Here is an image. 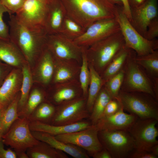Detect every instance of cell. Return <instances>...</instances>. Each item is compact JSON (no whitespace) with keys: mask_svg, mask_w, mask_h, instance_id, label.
Instances as JSON below:
<instances>
[{"mask_svg":"<svg viewBox=\"0 0 158 158\" xmlns=\"http://www.w3.org/2000/svg\"><path fill=\"white\" fill-rule=\"evenodd\" d=\"M122 107L118 98L112 99L107 104L102 117L112 115L118 112Z\"/></svg>","mask_w":158,"mask_h":158,"instance_id":"cell-38","label":"cell"},{"mask_svg":"<svg viewBox=\"0 0 158 158\" xmlns=\"http://www.w3.org/2000/svg\"><path fill=\"white\" fill-rule=\"evenodd\" d=\"M26 153L29 158H67L66 153L48 143L40 141L28 148Z\"/></svg>","mask_w":158,"mask_h":158,"instance_id":"cell-23","label":"cell"},{"mask_svg":"<svg viewBox=\"0 0 158 158\" xmlns=\"http://www.w3.org/2000/svg\"><path fill=\"white\" fill-rule=\"evenodd\" d=\"M151 152L143 150H135L129 156V158H157Z\"/></svg>","mask_w":158,"mask_h":158,"instance_id":"cell-43","label":"cell"},{"mask_svg":"<svg viewBox=\"0 0 158 158\" xmlns=\"http://www.w3.org/2000/svg\"><path fill=\"white\" fill-rule=\"evenodd\" d=\"M125 45L120 30L86 48L88 62L100 75Z\"/></svg>","mask_w":158,"mask_h":158,"instance_id":"cell-3","label":"cell"},{"mask_svg":"<svg viewBox=\"0 0 158 158\" xmlns=\"http://www.w3.org/2000/svg\"><path fill=\"white\" fill-rule=\"evenodd\" d=\"M54 81L60 83L67 81L72 78L73 73L71 68L66 65L59 64L55 68Z\"/></svg>","mask_w":158,"mask_h":158,"instance_id":"cell-36","label":"cell"},{"mask_svg":"<svg viewBox=\"0 0 158 158\" xmlns=\"http://www.w3.org/2000/svg\"><path fill=\"white\" fill-rule=\"evenodd\" d=\"M98 132L97 129L93 125L85 130L55 137L62 142L85 150L92 156L103 148L98 138Z\"/></svg>","mask_w":158,"mask_h":158,"instance_id":"cell-13","label":"cell"},{"mask_svg":"<svg viewBox=\"0 0 158 158\" xmlns=\"http://www.w3.org/2000/svg\"><path fill=\"white\" fill-rule=\"evenodd\" d=\"M22 80L21 69L14 68L0 87V109L7 107L19 93Z\"/></svg>","mask_w":158,"mask_h":158,"instance_id":"cell-16","label":"cell"},{"mask_svg":"<svg viewBox=\"0 0 158 158\" xmlns=\"http://www.w3.org/2000/svg\"><path fill=\"white\" fill-rule=\"evenodd\" d=\"M32 133L37 140L44 142L54 148L61 151L75 158H89V156L83 150L77 146L62 142L55 136L40 131H32Z\"/></svg>","mask_w":158,"mask_h":158,"instance_id":"cell-20","label":"cell"},{"mask_svg":"<svg viewBox=\"0 0 158 158\" xmlns=\"http://www.w3.org/2000/svg\"><path fill=\"white\" fill-rule=\"evenodd\" d=\"M124 110L141 119L158 120V101L151 95L120 90L117 98Z\"/></svg>","mask_w":158,"mask_h":158,"instance_id":"cell-5","label":"cell"},{"mask_svg":"<svg viewBox=\"0 0 158 158\" xmlns=\"http://www.w3.org/2000/svg\"><path fill=\"white\" fill-rule=\"evenodd\" d=\"M85 48L83 47L82 56V64L81 67L79 79L83 94L84 96L88 94V87L90 79V73L88 62L85 51Z\"/></svg>","mask_w":158,"mask_h":158,"instance_id":"cell-34","label":"cell"},{"mask_svg":"<svg viewBox=\"0 0 158 158\" xmlns=\"http://www.w3.org/2000/svg\"><path fill=\"white\" fill-rule=\"evenodd\" d=\"M158 37V17L153 19L149 24L144 37L151 40L157 39Z\"/></svg>","mask_w":158,"mask_h":158,"instance_id":"cell-40","label":"cell"},{"mask_svg":"<svg viewBox=\"0 0 158 158\" xmlns=\"http://www.w3.org/2000/svg\"><path fill=\"white\" fill-rule=\"evenodd\" d=\"M2 110V109H0V140H2V136L4 135V133L1 120V114Z\"/></svg>","mask_w":158,"mask_h":158,"instance_id":"cell-50","label":"cell"},{"mask_svg":"<svg viewBox=\"0 0 158 158\" xmlns=\"http://www.w3.org/2000/svg\"><path fill=\"white\" fill-rule=\"evenodd\" d=\"M49 0H25L15 16L19 21L30 28L36 29L44 28V21Z\"/></svg>","mask_w":158,"mask_h":158,"instance_id":"cell-14","label":"cell"},{"mask_svg":"<svg viewBox=\"0 0 158 158\" xmlns=\"http://www.w3.org/2000/svg\"><path fill=\"white\" fill-rule=\"evenodd\" d=\"M98 136L112 158H129L135 149L133 139L127 130H100Z\"/></svg>","mask_w":158,"mask_h":158,"instance_id":"cell-7","label":"cell"},{"mask_svg":"<svg viewBox=\"0 0 158 158\" xmlns=\"http://www.w3.org/2000/svg\"><path fill=\"white\" fill-rule=\"evenodd\" d=\"M66 15L86 29L94 22L114 18L117 6L107 0H61Z\"/></svg>","mask_w":158,"mask_h":158,"instance_id":"cell-2","label":"cell"},{"mask_svg":"<svg viewBox=\"0 0 158 158\" xmlns=\"http://www.w3.org/2000/svg\"><path fill=\"white\" fill-rule=\"evenodd\" d=\"M37 66L34 75L39 82L44 85L48 84L54 75V59L50 51L46 47L37 61Z\"/></svg>","mask_w":158,"mask_h":158,"instance_id":"cell-22","label":"cell"},{"mask_svg":"<svg viewBox=\"0 0 158 158\" xmlns=\"http://www.w3.org/2000/svg\"><path fill=\"white\" fill-rule=\"evenodd\" d=\"M112 4L122 8V4L121 0H107Z\"/></svg>","mask_w":158,"mask_h":158,"instance_id":"cell-49","label":"cell"},{"mask_svg":"<svg viewBox=\"0 0 158 158\" xmlns=\"http://www.w3.org/2000/svg\"><path fill=\"white\" fill-rule=\"evenodd\" d=\"M150 152L158 157V143L153 146L151 149Z\"/></svg>","mask_w":158,"mask_h":158,"instance_id":"cell-47","label":"cell"},{"mask_svg":"<svg viewBox=\"0 0 158 158\" xmlns=\"http://www.w3.org/2000/svg\"><path fill=\"white\" fill-rule=\"evenodd\" d=\"M20 96V92L13 101L2 110L1 120L4 134L8 131L13 123L19 118L18 105Z\"/></svg>","mask_w":158,"mask_h":158,"instance_id":"cell-29","label":"cell"},{"mask_svg":"<svg viewBox=\"0 0 158 158\" xmlns=\"http://www.w3.org/2000/svg\"><path fill=\"white\" fill-rule=\"evenodd\" d=\"M124 75L123 68L118 73L107 80L104 85L112 99L118 97L123 83Z\"/></svg>","mask_w":158,"mask_h":158,"instance_id":"cell-33","label":"cell"},{"mask_svg":"<svg viewBox=\"0 0 158 158\" xmlns=\"http://www.w3.org/2000/svg\"><path fill=\"white\" fill-rule=\"evenodd\" d=\"M130 49L125 45L100 75L105 82L123 68Z\"/></svg>","mask_w":158,"mask_h":158,"instance_id":"cell-25","label":"cell"},{"mask_svg":"<svg viewBox=\"0 0 158 158\" xmlns=\"http://www.w3.org/2000/svg\"><path fill=\"white\" fill-rule=\"evenodd\" d=\"M88 67L90 79L86 104L87 110L91 113L94 102L105 82L90 63H88Z\"/></svg>","mask_w":158,"mask_h":158,"instance_id":"cell-24","label":"cell"},{"mask_svg":"<svg viewBox=\"0 0 158 158\" xmlns=\"http://www.w3.org/2000/svg\"><path fill=\"white\" fill-rule=\"evenodd\" d=\"M76 95L75 90L70 87L62 88L57 90L53 96V99L56 103L60 104L74 99Z\"/></svg>","mask_w":158,"mask_h":158,"instance_id":"cell-35","label":"cell"},{"mask_svg":"<svg viewBox=\"0 0 158 158\" xmlns=\"http://www.w3.org/2000/svg\"><path fill=\"white\" fill-rule=\"evenodd\" d=\"M25 0H1L2 4L9 11V15L16 13L22 7Z\"/></svg>","mask_w":158,"mask_h":158,"instance_id":"cell-39","label":"cell"},{"mask_svg":"<svg viewBox=\"0 0 158 158\" xmlns=\"http://www.w3.org/2000/svg\"><path fill=\"white\" fill-rule=\"evenodd\" d=\"M115 18L119 25L125 45L134 50L137 56H143L158 49V40H148L140 35L131 25L122 7L117 6Z\"/></svg>","mask_w":158,"mask_h":158,"instance_id":"cell-6","label":"cell"},{"mask_svg":"<svg viewBox=\"0 0 158 158\" xmlns=\"http://www.w3.org/2000/svg\"><path fill=\"white\" fill-rule=\"evenodd\" d=\"M92 157L94 158H112L109 152L104 148L94 154Z\"/></svg>","mask_w":158,"mask_h":158,"instance_id":"cell-45","label":"cell"},{"mask_svg":"<svg viewBox=\"0 0 158 158\" xmlns=\"http://www.w3.org/2000/svg\"><path fill=\"white\" fill-rule=\"evenodd\" d=\"M52 104L44 101L36 108L28 118L30 122L37 121L49 124L55 112Z\"/></svg>","mask_w":158,"mask_h":158,"instance_id":"cell-30","label":"cell"},{"mask_svg":"<svg viewBox=\"0 0 158 158\" xmlns=\"http://www.w3.org/2000/svg\"><path fill=\"white\" fill-rule=\"evenodd\" d=\"M135 60L152 80L154 84H158V50L147 54L136 56Z\"/></svg>","mask_w":158,"mask_h":158,"instance_id":"cell-26","label":"cell"},{"mask_svg":"<svg viewBox=\"0 0 158 158\" xmlns=\"http://www.w3.org/2000/svg\"><path fill=\"white\" fill-rule=\"evenodd\" d=\"M30 121L26 118H19L2 136L4 143L13 149L15 152H26L27 150L39 142L32 135Z\"/></svg>","mask_w":158,"mask_h":158,"instance_id":"cell-8","label":"cell"},{"mask_svg":"<svg viewBox=\"0 0 158 158\" xmlns=\"http://www.w3.org/2000/svg\"><path fill=\"white\" fill-rule=\"evenodd\" d=\"M136 52L130 49L123 68L124 78L121 90L146 93L156 99L153 81L145 70L136 62Z\"/></svg>","mask_w":158,"mask_h":158,"instance_id":"cell-4","label":"cell"},{"mask_svg":"<svg viewBox=\"0 0 158 158\" xmlns=\"http://www.w3.org/2000/svg\"><path fill=\"white\" fill-rule=\"evenodd\" d=\"M92 126L91 122L84 120L71 124L61 126L53 125L37 121L30 122L29 124L31 131L43 132L54 136L83 130Z\"/></svg>","mask_w":158,"mask_h":158,"instance_id":"cell-19","label":"cell"},{"mask_svg":"<svg viewBox=\"0 0 158 158\" xmlns=\"http://www.w3.org/2000/svg\"><path fill=\"white\" fill-rule=\"evenodd\" d=\"M44 100V94L40 90L37 88L33 89L30 91L24 107L18 113L19 117L28 118Z\"/></svg>","mask_w":158,"mask_h":158,"instance_id":"cell-31","label":"cell"},{"mask_svg":"<svg viewBox=\"0 0 158 158\" xmlns=\"http://www.w3.org/2000/svg\"><path fill=\"white\" fill-rule=\"evenodd\" d=\"M22 80L20 91V96L18 105V113L22 109L29 97L33 81L31 67L26 63L22 67Z\"/></svg>","mask_w":158,"mask_h":158,"instance_id":"cell-27","label":"cell"},{"mask_svg":"<svg viewBox=\"0 0 158 158\" xmlns=\"http://www.w3.org/2000/svg\"><path fill=\"white\" fill-rule=\"evenodd\" d=\"M13 68L0 61V87Z\"/></svg>","mask_w":158,"mask_h":158,"instance_id":"cell-41","label":"cell"},{"mask_svg":"<svg viewBox=\"0 0 158 158\" xmlns=\"http://www.w3.org/2000/svg\"><path fill=\"white\" fill-rule=\"evenodd\" d=\"M84 99L77 98L65 102L56 108L49 124L55 126L69 125L83 120L90 116Z\"/></svg>","mask_w":158,"mask_h":158,"instance_id":"cell-10","label":"cell"},{"mask_svg":"<svg viewBox=\"0 0 158 158\" xmlns=\"http://www.w3.org/2000/svg\"><path fill=\"white\" fill-rule=\"evenodd\" d=\"M10 39L16 46L31 67L46 47L47 34L44 28L36 29L24 25L9 15Z\"/></svg>","mask_w":158,"mask_h":158,"instance_id":"cell-1","label":"cell"},{"mask_svg":"<svg viewBox=\"0 0 158 158\" xmlns=\"http://www.w3.org/2000/svg\"><path fill=\"white\" fill-rule=\"evenodd\" d=\"M9 11L1 3L0 0V38L10 40L9 28L4 22L3 16L4 13Z\"/></svg>","mask_w":158,"mask_h":158,"instance_id":"cell-37","label":"cell"},{"mask_svg":"<svg viewBox=\"0 0 158 158\" xmlns=\"http://www.w3.org/2000/svg\"><path fill=\"white\" fill-rule=\"evenodd\" d=\"M146 0H128L130 8L137 7L143 3Z\"/></svg>","mask_w":158,"mask_h":158,"instance_id":"cell-46","label":"cell"},{"mask_svg":"<svg viewBox=\"0 0 158 158\" xmlns=\"http://www.w3.org/2000/svg\"><path fill=\"white\" fill-rule=\"evenodd\" d=\"M17 158H29L26 152H15Z\"/></svg>","mask_w":158,"mask_h":158,"instance_id":"cell-48","label":"cell"},{"mask_svg":"<svg viewBox=\"0 0 158 158\" xmlns=\"http://www.w3.org/2000/svg\"><path fill=\"white\" fill-rule=\"evenodd\" d=\"M157 0H146L140 6L130 8V23L144 37L150 22L158 17Z\"/></svg>","mask_w":158,"mask_h":158,"instance_id":"cell-15","label":"cell"},{"mask_svg":"<svg viewBox=\"0 0 158 158\" xmlns=\"http://www.w3.org/2000/svg\"><path fill=\"white\" fill-rule=\"evenodd\" d=\"M122 4V10L130 22L131 21L130 8L128 0H121Z\"/></svg>","mask_w":158,"mask_h":158,"instance_id":"cell-44","label":"cell"},{"mask_svg":"<svg viewBox=\"0 0 158 158\" xmlns=\"http://www.w3.org/2000/svg\"><path fill=\"white\" fill-rule=\"evenodd\" d=\"M120 30L119 25L115 18L100 20L92 23L81 35L73 41L79 46L87 48Z\"/></svg>","mask_w":158,"mask_h":158,"instance_id":"cell-11","label":"cell"},{"mask_svg":"<svg viewBox=\"0 0 158 158\" xmlns=\"http://www.w3.org/2000/svg\"><path fill=\"white\" fill-rule=\"evenodd\" d=\"M158 120L138 118L128 130L132 137L135 149L150 152L152 147L158 143Z\"/></svg>","mask_w":158,"mask_h":158,"instance_id":"cell-9","label":"cell"},{"mask_svg":"<svg viewBox=\"0 0 158 158\" xmlns=\"http://www.w3.org/2000/svg\"><path fill=\"white\" fill-rule=\"evenodd\" d=\"M0 61L14 68L28 63L16 46L10 40L0 38Z\"/></svg>","mask_w":158,"mask_h":158,"instance_id":"cell-21","label":"cell"},{"mask_svg":"<svg viewBox=\"0 0 158 158\" xmlns=\"http://www.w3.org/2000/svg\"><path fill=\"white\" fill-rule=\"evenodd\" d=\"M46 47L56 59L68 61L82 58L83 47L60 33L48 35Z\"/></svg>","mask_w":158,"mask_h":158,"instance_id":"cell-12","label":"cell"},{"mask_svg":"<svg viewBox=\"0 0 158 158\" xmlns=\"http://www.w3.org/2000/svg\"><path fill=\"white\" fill-rule=\"evenodd\" d=\"M66 16L61 0H49L46 14L44 28L47 35L59 33Z\"/></svg>","mask_w":158,"mask_h":158,"instance_id":"cell-17","label":"cell"},{"mask_svg":"<svg viewBox=\"0 0 158 158\" xmlns=\"http://www.w3.org/2000/svg\"><path fill=\"white\" fill-rule=\"evenodd\" d=\"M122 107L116 113L102 117L94 126L99 130H128L138 117L132 114L124 112Z\"/></svg>","mask_w":158,"mask_h":158,"instance_id":"cell-18","label":"cell"},{"mask_svg":"<svg viewBox=\"0 0 158 158\" xmlns=\"http://www.w3.org/2000/svg\"><path fill=\"white\" fill-rule=\"evenodd\" d=\"M2 140H0V158H17L15 152L10 148L5 149Z\"/></svg>","mask_w":158,"mask_h":158,"instance_id":"cell-42","label":"cell"},{"mask_svg":"<svg viewBox=\"0 0 158 158\" xmlns=\"http://www.w3.org/2000/svg\"><path fill=\"white\" fill-rule=\"evenodd\" d=\"M112 99L104 85L94 102L90 116L91 123L92 125H95L102 118L107 104Z\"/></svg>","mask_w":158,"mask_h":158,"instance_id":"cell-28","label":"cell"},{"mask_svg":"<svg viewBox=\"0 0 158 158\" xmlns=\"http://www.w3.org/2000/svg\"><path fill=\"white\" fill-rule=\"evenodd\" d=\"M85 30V29L66 15L63 20L59 33L73 40L81 35Z\"/></svg>","mask_w":158,"mask_h":158,"instance_id":"cell-32","label":"cell"}]
</instances>
